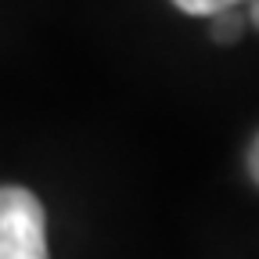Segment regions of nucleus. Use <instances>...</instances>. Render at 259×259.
<instances>
[{"mask_svg": "<svg viewBox=\"0 0 259 259\" xmlns=\"http://www.w3.org/2000/svg\"><path fill=\"white\" fill-rule=\"evenodd\" d=\"M0 259H47V216L25 187H0Z\"/></svg>", "mask_w": 259, "mask_h": 259, "instance_id": "1", "label": "nucleus"}, {"mask_svg": "<svg viewBox=\"0 0 259 259\" xmlns=\"http://www.w3.org/2000/svg\"><path fill=\"white\" fill-rule=\"evenodd\" d=\"M209 18H212V40L216 44H234L241 36V29H245V15L238 8H223Z\"/></svg>", "mask_w": 259, "mask_h": 259, "instance_id": "2", "label": "nucleus"}, {"mask_svg": "<svg viewBox=\"0 0 259 259\" xmlns=\"http://www.w3.org/2000/svg\"><path fill=\"white\" fill-rule=\"evenodd\" d=\"M173 4L187 15H216L223 8H238L241 0H173Z\"/></svg>", "mask_w": 259, "mask_h": 259, "instance_id": "3", "label": "nucleus"}, {"mask_svg": "<svg viewBox=\"0 0 259 259\" xmlns=\"http://www.w3.org/2000/svg\"><path fill=\"white\" fill-rule=\"evenodd\" d=\"M248 173H252V180L259 184V137H255L252 148H248Z\"/></svg>", "mask_w": 259, "mask_h": 259, "instance_id": "4", "label": "nucleus"}, {"mask_svg": "<svg viewBox=\"0 0 259 259\" xmlns=\"http://www.w3.org/2000/svg\"><path fill=\"white\" fill-rule=\"evenodd\" d=\"M248 22L252 29H259V0H248Z\"/></svg>", "mask_w": 259, "mask_h": 259, "instance_id": "5", "label": "nucleus"}]
</instances>
